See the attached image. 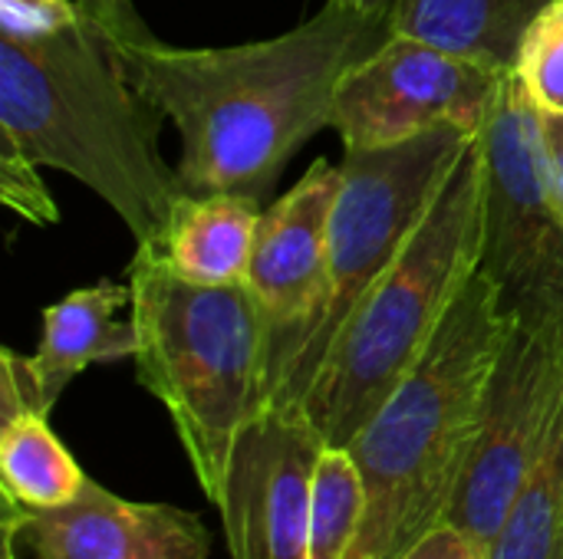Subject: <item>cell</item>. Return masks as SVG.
<instances>
[{
  "label": "cell",
  "instance_id": "cell-25",
  "mask_svg": "<svg viewBox=\"0 0 563 559\" xmlns=\"http://www.w3.org/2000/svg\"><path fill=\"white\" fill-rule=\"evenodd\" d=\"M343 3H353V7H369V10H383V13H389V16H393V7H396V0H343Z\"/></svg>",
  "mask_w": 563,
  "mask_h": 559
},
{
  "label": "cell",
  "instance_id": "cell-1",
  "mask_svg": "<svg viewBox=\"0 0 563 559\" xmlns=\"http://www.w3.org/2000/svg\"><path fill=\"white\" fill-rule=\"evenodd\" d=\"M393 16L327 0L300 26L241 46L119 49L135 89L178 132L185 191L267 201L284 165L333 128L343 76L393 36Z\"/></svg>",
  "mask_w": 563,
  "mask_h": 559
},
{
  "label": "cell",
  "instance_id": "cell-10",
  "mask_svg": "<svg viewBox=\"0 0 563 559\" xmlns=\"http://www.w3.org/2000/svg\"><path fill=\"white\" fill-rule=\"evenodd\" d=\"M340 178V165L317 158L284 198L264 208L257 224L244 283L271 329L267 405L327 297L330 214Z\"/></svg>",
  "mask_w": 563,
  "mask_h": 559
},
{
  "label": "cell",
  "instance_id": "cell-23",
  "mask_svg": "<svg viewBox=\"0 0 563 559\" xmlns=\"http://www.w3.org/2000/svg\"><path fill=\"white\" fill-rule=\"evenodd\" d=\"M399 559H488V550L472 534H465L459 524L445 521V524L432 527Z\"/></svg>",
  "mask_w": 563,
  "mask_h": 559
},
{
  "label": "cell",
  "instance_id": "cell-26",
  "mask_svg": "<svg viewBox=\"0 0 563 559\" xmlns=\"http://www.w3.org/2000/svg\"><path fill=\"white\" fill-rule=\"evenodd\" d=\"M3 559H23V557H16V554H13V557H3Z\"/></svg>",
  "mask_w": 563,
  "mask_h": 559
},
{
  "label": "cell",
  "instance_id": "cell-5",
  "mask_svg": "<svg viewBox=\"0 0 563 559\" xmlns=\"http://www.w3.org/2000/svg\"><path fill=\"white\" fill-rule=\"evenodd\" d=\"M485 152L475 138L393 267L350 313L300 412L346 448L412 372L482 264Z\"/></svg>",
  "mask_w": 563,
  "mask_h": 559
},
{
  "label": "cell",
  "instance_id": "cell-11",
  "mask_svg": "<svg viewBox=\"0 0 563 559\" xmlns=\"http://www.w3.org/2000/svg\"><path fill=\"white\" fill-rule=\"evenodd\" d=\"M327 441L303 412H261L238 438L218 504L231 559H310V481Z\"/></svg>",
  "mask_w": 563,
  "mask_h": 559
},
{
  "label": "cell",
  "instance_id": "cell-3",
  "mask_svg": "<svg viewBox=\"0 0 563 559\" xmlns=\"http://www.w3.org/2000/svg\"><path fill=\"white\" fill-rule=\"evenodd\" d=\"M511 323L492 277L475 270L422 359L346 445L366 488L346 559H399L449 521Z\"/></svg>",
  "mask_w": 563,
  "mask_h": 559
},
{
  "label": "cell",
  "instance_id": "cell-13",
  "mask_svg": "<svg viewBox=\"0 0 563 559\" xmlns=\"http://www.w3.org/2000/svg\"><path fill=\"white\" fill-rule=\"evenodd\" d=\"M132 303L129 283H92L69 290L63 300L43 310V329L36 353L26 356V369L40 389L43 409L53 412L66 385L96 362H119L135 356V326L122 323L119 310Z\"/></svg>",
  "mask_w": 563,
  "mask_h": 559
},
{
  "label": "cell",
  "instance_id": "cell-17",
  "mask_svg": "<svg viewBox=\"0 0 563 559\" xmlns=\"http://www.w3.org/2000/svg\"><path fill=\"white\" fill-rule=\"evenodd\" d=\"M488 559H563V409L501 530L488 544Z\"/></svg>",
  "mask_w": 563,
  "mask_h": 559
},
{
  "label": "cell",
  "instance_id": "cell-2",
  "mask_svg": "<svg viewBox=\"0 0 563 559\" xmlns=\"http://www.w3.org/2000/svg\"><path fill=\"white\" fill-rule=\"evenodd\" d=\"M158 122L119 49L86 20L40 40L0 36V138L86 185L139 244L165 231L185 194Z\"/></svg>",
  "mask_w": 563,
  "mask_h": 559
},
{
  "label": "cell",
  "instance_id": "cell-4",
  "mask_svg": "<svg viewBox=\"0 0 563 559\" xmlns=\"http://www.w3.org/2000/svg\"><path fill=\"white\" fill-rule=\"evenodd\" d=\"M125 283L135 379L165 405L198 488L218 507L241 432L267 412V320L247 283H188L152 244L135 247Z\"/></svg>",
  "mask_w": 563,
  "mask_h": 559
},
{
  "label": "cell",
  "instance_id": "cell-9",
  "mask_svg": "<svg viewBox=\"0 0 563 559\" xmlns=\"http://www.w3.org/2000/svg\"><path fill=\"white\" fill-rule=\"evenodd\" d=\"M505 76L508 69L393 33L373 56L343 76L333 128L343 152L399 145L442 125L482 135Z\"/></svg>",
  "mask_w": 563,
  "mask_h": 559
},
{
  "label": "cell",
  "instance_id": "cell-24",
  "mask_svg": "<svg viewBox=\"0 0 563 559\" xmlns=\"http://www.w3.org/2000/svg\"><path fill=\"white\" fill-rule=\"evenodd\" d=\"M541 145H544L554 194L563 208V115H544L541 112Z\"/></svg>",
  "mask_w": 563,
  "mask_h": 559
},
{
  "label": "cell",
  "instance_id": "cell-19",
  "mask_svg": "<svg viewBox=\"0 0 563 559\" xmlns=\"http://www.w3.org/2000/svg\"><path fill=\"white\" fill-rule=\"evenodd\" d=\"M511 72L544 115H563V0H551L525 30Z\"/></svg>",
  "mask_w": 563,
  "mask_h": 559
},
{
  "label": "cell",
  "instance_id": "cell-8",
  "mask_svg": "<svg viewBox=\"0 0 563 559\" xmlns=\"http://www.w3.org/2000/svg\"><path fill=\"white\" fill-rule=\"evenodd\" d=\"M563 409V310L515 313L449 521L485 550L538 465Z\"/></svg>",
  "mask_w": 563,
  "mask_h": 559
},
{
  "label": "cell",
  "instance_id": "cell-20",
  "mask_svg": "<svg viewBox=\"0 0 563 559\" xmlns=\"http://www.w3.org/2000/svg\"><path fill=\"white\" fill-rule=\"evenodd\" d=\"M36 168L40 165L30 161L13 142L0 138V198H3V204L16 217L49 227L59 221V208H56L53 194L46 191Z\"/></svg>",
  "mask_w": 563,
  "mask_h": 559
},
{
  "label": "cell",
  "instance_id": "cell-14",
  "mask_svg": "<svg viewBox=\"0 0 563 559\" xmlns=\"http://www.w3.org/2000/svg\"><path fill=\"white\" fill-rule=\"evenodd\" d=\"M264 201L231 191H185L165 231L148 241L188 283H244Z\"/></svg>",
  "mask_w": 563,
  "mask_h": 559
},
{
  "label": "cell",
  "instance_id": "cell-21",
  "mask_svg": "<svg viewBox=\"0 0 563 559\" xmlns=\"http://www.w3.org/2000/svg\"><path fill=\"white\" fill-rule=\"evenodd\" d=\"M79 20L73 0H0V36L40 40Z\"/></svg>",
  "mask_w": 563,
  "mask_h": 559
},
{
  "label": "cell",
  "instance_id": "cell-22",
  "mask_svg": "<svg viewBox=\"0 0 563 559\" xmlns=\"http://www.w3.org/2000/svg\"><path fill=\"white\" fill-rule=\"evenodd\" d=\"M73 3H76L79 16L89 26H96L115 49L158 43V36L142 20L135 0H73Z\"/></svg>",
  "mask_w": 563,
  "mask_h": 559
},
{
  "label": "cell",
  "instance_id": "cell-18",
  "mask_svg": "<svg viewBox=\"0 0 563 559\" xmlns=\"http://www.w3.org/2000/svg\"><path fill=\"white\" fill-rule=\"evenodd\" d=\"M366 511L363 474L346 448L327 445L310 481V559H346Z\"/></svg>",
  "mask_w": 563,
  "mask_h": 559
},
{
  "label": "cell",
  "instance_id": "cell-7",
  "mask_svg": "<svg viewBox=\"0 0 563 559\" xmlns=\"http://www.w3.org/2000/svg\"><path fill=\"white\" fill-rule=\"evenodd\" d=\"M478 142L485 152L478 270L511 313L563 310V208L541 145V112L511 69Z\"/></svg>",
  "mask_w": 563,
  "mask_h": 559
},
{
  "label": "cell",
  "instance_id": "cell-15",
  "mask_svg": "<svg viewBox=\"0 0 563 559\" xmlns=\"http://www.w3.org/2000/svg\"><path fill=\"white\" fill-rule=\"evenodd\" d=\"M551 0H396L393 30L511 69L528 23Z\"/></svg>",
  "mask_w": 563,
  "mask_h": 559
},
{
  "label": "cell",
  "instance_id": "cell-16",
  "mask_svg": "<svg viewBox=\"0 0 563 559\" xmlns=\"http://www.w3.org/2000/svg\"><path fill=\"white\" fill-rule=\"evenodd\" d=\"M49 415L23 412L0 422V484L3 497L26 511H49L76 501L89 474L46 422Z\"/></svg>",
  "mask_w": 563,
  "mask_h": 559
},
{
  "label": "cell",
  "instance_id": "cell-12",
  "mask_svg": "<svg viewBox=\"0 0 563 559\" xmlns=\"http://www.w3.org/2000/svg\"><path fill=\"white\" fill-rule=\"evenodd\" d=\"M23 559H208L198 514L115 497L89 478L63 507L26 511L3 497V557Z\"/></svg>",
  "mask_w": 563,
  "mask_h": 559
},
{
  "label": "cell",
  "instance_id": "cell-6",
  "mask_svg": "<svg viewBox=\"0 0 563 559\" xmlns=\"http://www.w3.org/2000/svg\"><path fill=\"white\" fill-rule=\"evenodd\" d=\"M475 138L442 125L399 145L343 152V178L330 214L327 297L267 409L300 412L350 313L402 254Z\"/></svg>",
  "mask_w": 563,
  "mask_h": 559
}]
</instances>
